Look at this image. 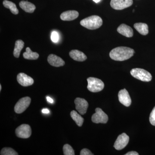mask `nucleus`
Here are the masks:
<instances>
[{"label":"nucleus","mask_w":155,"mask_h":155,"mask_svg":"<svg viewBox=\"0 0 155 155\" xmlns=\"http://www.w3.org/2000/svg\"><path fill=\"white\" fill-rule=\"evenodd\" d=\"M24 46V42L21 40H18L16 41L14 53H13L14 55L15 58H19L21 51H22Z\"/></svg>","instance_id":"nucleus-19"},{"label":"nucleus","mask_w":155,"mask_h":155,"mask_svg":"<svg viewBox=\"0 0 155 155\" xmlns=\"http://www.w3.org/2000/svg\"><path fill=\"white\" fill-rule=\"evenodd\" d=\"M48 61L49 64L53 67H62L65 65V62L62 58L53 54L48 57Z\"/></svg>","instance_id":"nucleus-13"},{"label":"nucleus","mask_w":155,"mask_h":155,"mask_svg":"<svg viewBox=\"0 0 155 155\" xmlns=\"http://www.w3.org/2000/svg\"><path fill=\"white\" fill-rule=\"evenodd\" d=\"M47 101L48 102L51 103V104H52V103H54V101H53L52 99L50 97H47Z\"/></svg>","instance_id":"nucleus-30"},{"label":"nucleus","mask_w":155,"mask_h":155,"mask_svg":"<svg viewBox=\"0 0 155 155\" xmlns=\"http://www.w3.org/2000/svg\"><path fill=\"white\" fill-rule=\"evenodd\" d=\"M95 112L96 113L92 116V121L94 123L97 124L100 123L103 124L107 123L108 120L107 115L101 108H97Z\"/></svg>","instance_id":"nucleus-6"},{"label":"nucleus","mask_w":155,"mask_h":155,"mask_svg":"<svg viewBox=\"0 0 155 155\" xmlns=\"http://www.w3.org/2000/svg\"><path fill=\"white\" fill-rule=\"evenodd\" d=\"M42 112L44 114H47L49 113L50 111L47 109H44L42 110Z\"/></svg>","instance_id":"nucleus-29"},{"label":"nucleus","mask_w":155,"mask_h":155,"mask_svg":"<svg viewBox=\"0 0 155 155\" xmlns=\"http://www.w3.org/2000/svg\"><path fill=\"white\" fill-rule=\"evenodd\" d=\"M2 85L1 84H0V91H1V90H2Z\"/></svg>","instance_id":"nucleus-32"},{"label":"nucleus","mask_w":155,"mask_h":155,"mask_svg":"<svg viewBox=\"0 0 155 155\" xmlns=\"http://www.w3.org/2000/svg\"><path fill=\"white\" fill-rule=\"evenodd\" d=\"M19 6L20 8L27 13H32L34 12L36 8L35 5L32 3L27 2V1H22L19 3Z\"/></svg>","instance_id":"nucleus-17"},{"label":"nucleus","mask_w":155,"mask_h":155,"mask_svg":"<svg viewBox=\"0 0 155 155\" xmlns=\"http://www.w3.org/2000/svg\"><path fill=\"white\" fill-rule=\"evenodd\" d=\"M149 119L151 124L155 126V107L150 114Z\"/></svg>","instance_id":"nucleus-25"},{"label":"nucleus","mask_w":155,"mask_h":155,"mask_svg":"<svg viewBox=\"0 0 155 155\" xmlns=\"http://www.w3.org/2000/svg\"><path fill=\"white\" fill-rule=\"evenodd\" d=\"M31 101V99L29 97H26L22 98L15 105L14 111L17 114H22L29 107Z\"/></svg>","instance_id":"nucleus-5"},{"label":"nucleus","mask_w":155,"mask_h":155,"mask_svg":"<svg viewBox=\"0 0 155 155\" xmlns=\"http://www.w3.org/2000/svg\"><path fill=\"white\" fill-rule=\"evenodd\" d=\"M17 80L18 83L23 87L30 86L34 83L33 78L24 73H20L17 75Z\"/></svg>","instance_id":"nucleus-12"},{"label":"nucleus","mask_w":155,"mask_h":155,"mask_svg":"<svg viewBox=\"0 0 155 155\" xmlns=\"http://www.w3.org/2000/svg\"><path fill=\"white\" fill-rule=\"evenodd\" d=\"M80 24L83 27L91 30L98 28L102 25L103 20L101 17L97 15H93L82 19Z\"/></svg>","instance_id":"nucleus-2"},{"label":"nucleus","mask_w":155,"mask_h":155,"mask_svg":"<svg viewBox=\"0 0 155 155\" xmlns=\"http://www.w3.org/2000/svg\"><path fill=\"white\" fill-rule=\"evenodd\" d=\"M15 133L19 138L26 139L30 137L31 134L30 126L27 124H22L17 127Z\"/></svg>","instance_id":"nucleus-7"},{"label":"nucleus","mask_w":155,"mask_h":155,"mask_svg":"<svg viewBox=\"0 0 155 155\" xmlns=\"http://www.w3.org/2000/svg\"><path fill=\"white\" fill-rule=\"evenodd\" d=\"M93 1L94 2H95V3H98L101 0H93Z\"/></svg>","instance_id":"nucleus-31"},{"label":"nucleus","mask_w":155,"mask_h":155,"mask_svg":"<svg viewBox=\"0 0 155 155\" xmlns=\"http://www.w3.org/2000/svg\"><path fill=\"white\" fill-rule=\"evenodd\" d=\"M133 3V0H111L110 5L115 10H122L130 7Z\"/></svg>","instance_id":"nucleus-8"},{"label":"nucleus","mask_w":155,"mask_h":155,"mask_svg":"<svg viewBox=\"0 0 155 155\" xmlns=\"http://www.w3.org/2000/svg\"><path fill=\"white\" fill-rule=\"evenodd\" d=\"M23 56L25 59L30 60H35L38 59L39 54L36 52H34L31 51L30 48H26V52L23 53Z\"/></svg>","instance_id":"nucleus-21"},{"label":"nucleus","mask_w":155,"mask_h":155,"mask_svg":"<svg viewBox=\"0 0 155 155\" xmlns=\"http://www.w3.org/2000/svg\"><path fill=\"white\" fill-rule=\"evenodd\" d=\"M80 154V155H93L94 154H93L87 149L84 148L81 151Z\"/></svg>","instance_id":"nucleus-27"},{"label":"nucleus","mask_w":155,"mask_h":155,"mask_svg":"<svg viewBox=\"0 0 155 155\" xmlns=\"http://www.w3.org/2000/svg\"><path fill=\"white\" fill-rule=\"evenodd\" d=\"M59 36L58 32L56 31H53L51 35V39L53 42L57 43L59 40Z\"/></svg>","instance_id":"nucleus-26"},{"label":"nucleus","mask_w":155,"mask_h":155,"mask_svg":"<svg viewBox=\"0 0 155 155\" xmlns=\"http://www.w3.org/2000/svg\"><path fill=\"white\" fill-rule=\"evenodd\" d=\"M118 97L119 102L123 105L128 107L131 104V98L129 93L125 89L121 90L119 91Z\"/></svg>","instance_id":"nucleus-11"},{"label":"nucleus","mask_w":155,"mask_h":155,"mask_svg":"<svg viewBox=\"0 0 155 155\" xmlns=\"http://www.w3.org/2000/svg\"><path fill=\"white\" fill-rule=\"evenodd\" d=\"M117 31L120 34L126 37L130 38L133 36V30L130 26L126 24H122L119 26L117 29Z\"/></svg>","instance_id":"nucleus-14"},{"label":"nucleus","mask_w":155,"mask_h":155,"mask_svg":"<svg viewBox=\"0 0 155 155\" xmlns=\"http://www.w3.org/2000/svg\"><path fill=\"white\" fill-rule=\"evenodd\" d=\"M134 27L142 35H146L148 34V26L146 23H136L134 24Z\"/></svg>","instance_id":"nucleus-18"},{"label":"nucleus","mask_w":155,"mask_h":155,"mask_svg":"<svg viewBox=\"0 0 155 155\" xmlns=\"http://www.w3.org/2000/svg\"><path fill=\"white\" fill-rule=\"evenodd\" d=\"M3 5L4 7H5L11 10V13L12 14L17 15L19 13V11L17 8V6L14 3L10 1L5 0L3 2Z\"/></svg>","instance_id":"nucleus-22"},{"label":"nucleus","mask_w":155,"mask_h":155,"mask_svg":"<svg viewBox=\"0 0 155 155\" xmlns=\"http://www.w3.org/2000/svg\"><path fill=\"white\" fill-rule=\"evenodd\" d=\"M139 154L135 151H130L125 154V155H138Z\"/></svg>","instance_id":"nucleus-28"},{"label":"nucleus","mask_w":155,"mask_h":155,"mask_svg":"<svg viewBox=\"0 0 155 155\" xmlns=\"http://www.w3.org/2000/svg\"><path fill=\"white\" fill-rule=\"evenodd\" d=\"M1 155H18L17 152L11 148H3L1 151Z\"/></svg>","instance_id":"nucleus-23"},{"label":"nucleus","mask_w":155,"mask_h":155,"mask_svg":"<svg viewBox=\"0 0 155 155\" xmlns=\"http://www.w3.org/2000/svg\"><path fill=\"white\" fill-rule=\"evenodd\" d=\"M75 108L81 115L86 114L88 107V104L86 100L81 98L77 97L75 100Z\"/></svg>","instance_id":"nucleus-10"},{"label":"nucleus","mask_w":155,"mask_h":155,"mask_svg":"<svg viewBox=\"0 0 155 155\" xmlns=\"http://www.w3.org/2000/svg\"><path fill=\"white\" fill-rule=\"evenodd\" d=\"M129 137L125 133H122L117 137L114 144V147L116 150H121L124 149L129 142Z\"/></svg>","instance_id":"nucleus-9"},{"label":"nucleus","mask_w":155,"mask_h":155,"mask_svg":"<svg viewBox=\"0 0 155 155\" xmlns=\"http://www.w3.org/2000/svg\"><path fill=\"white\" fill-rule=\"evenodd\" d=\"M78 12L75 11H68L63 12L60 17L64 21H72L78 17Z\"/></svg>","instance_id":"nucleus-15"},{"label":"nucleus","mask_w":155,"mask_h":155,"mask_svg":"<svg viewBox=\"0 0 155 155\" xmlns=\"http://www.w3.org/2000/svg\"><path fill=\"white\" fill-rule=\"evenodd\" d=\"M63 151L64 155H75L74 150L69 144L64 145L63 147Z\"/></svg>","instance_id":"nucleus-24"},{"label":"nucleus","mask_w":155,"mask_h":155,"mask_svg":"<svg viewBox=\"0 0 155 155\" xmlns=\"http://www.w3.org/2000/svg\"><path fill=\"white\" fill-rule=\"evenodd\" d=\"M69 56L75 61L82 62L86 60L87 56L82 52L77 50H73L69 52Z\"/></svg>","instance_id":"nucleus-16"},{"label":"nucleus","mask_w":155,"mask_h":155,"mask_svg":"<svg viewBox=\"0 0 155 155\" xmlns=\"http://www.w3.org/2000/svg\"><path fill=\"white\" fill-rule=\"evenodd\" d=\"M130 73L133 77L141 81L148 82L152 78V76L149 72L140 68L131 69Z\"/></svg>","instance_id":"nucleus-3"},{"label":"nucleus","mask_w":155,"mask_h":155,"mask_svg":"<svg viewBox=\"0 0 155 155\" xmlns=\"http://www.w3.org/2000/svg\"><path fill=\"white\" fill-rule=\"evenodd\" d=\"M70 116L72 117V119L74 120L78 126L81 127L83 125L84 119L79 114H78L77 112L75 110H72L70 113Z\"/></svg>","instance_id":"nucleus-20"},{"label":"nucleus","mask_w":155,"mask_h":155,"mask_svg":"<svg viewBox=\"0 0 155 155\" xmlns=\"http://www.w3.org/2000/svg\"><path fill=\"white\" fill-rule=\"evenodd\" d=\"M87 88L92 92H98L101 91L104 87V84L101 79L94 77H89L87 78Z\"/></svg>","instance_id":"nucleus-4"},{"label":"nucleus","mask_w":155,"mask_h":155,"mask_svg":"<svg viewBox=\"0 0 155 155\" xmlns=\"http://www.w3.org/2000/svg\"><path fill=\"white\" fill-rule=\"evenodd\" d=\"M134 52V50L130 48L119 47L113 49L110 53V56L114 61H122L130 59Z\"/></svg>","instance_id":"nucleus-1"}]
</instances>
